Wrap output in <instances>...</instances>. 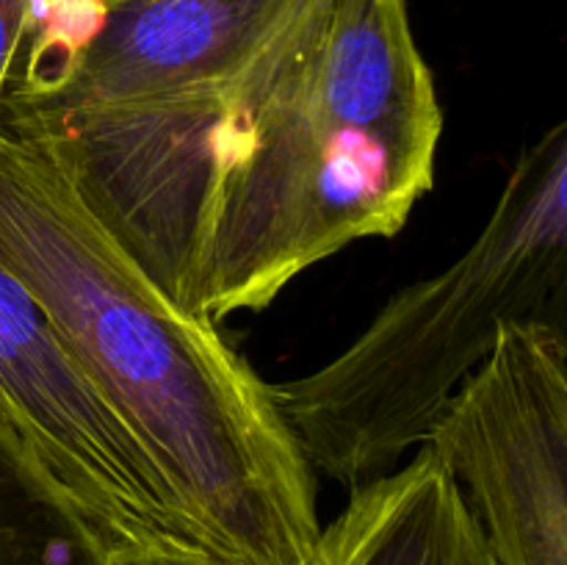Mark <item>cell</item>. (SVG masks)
Listing matches in <instances>:
<instances>
[{
  "label": "cell",
  "mask_w": 567,
  "mask_h": 565,
  "mask_svg": "<svg viewBox=\"0 0 567 565\" xmlns=\"http://www.w3.org/2000/svg\"><path fill=\"white\" fill-rule=\"evenodd\" d=\"M443 109L408 0H338L324 31L210 144L186 308L264 310L360 238H391L435 186Z\"/></svg>",
  "instance_id": "7a4b0ae2"
},
{
  "label": "cell",
  "mask_w": 567,
  "mask_h": 565,
  "mask_svg": "<svg viewBox=\"0 0 567 565\" xmlns=\"http://www.w3.org/2000/svg\"><path fill=\"white\" fill-rule=\"evenodd\" d=\"M103 565H233L175 537H111Z\"/></svg>",
  "instance_id": "9c48e42d"
},
{
  "label": "cell",
  "mask_w": 567,
  "mask_h": 565,
  "mask_svg": "<svg viewBox=\"0 0 567 565\" xmlns=\"http://www.w3.org/2000/svg\"><path fill=\"white\" fill-rule=\"evenodd\" d=\"M109 9H120V6H127V3H136V0H103Z\"/></svg>",
  "instance_id": "8fae6325"
},
{
  "label": "cell",
  "mask_w": 567,
  "mask_h": 565,
  "mask_svg": "<svg viewBox=\"0 0 567 565\" xmlns=\"http://www.w3.org/2000/svg\"><path fill=\"white\" fill-rule=\"evenodd\" d=\"M0 260L164 482L183 541L233 565H310L316 474L271 382L183 308L39 142L0 127Z\"/></svg>",
  "instance_id": "6da1fadb"
},
{
  "label": "cell",
  "mask_w": 567,
  "mask_h": 565,
  "mask_svg": "<svg viewBox=\"0 0 567 565\" xmlns=\"http://www.w3.org/2000/svg\"><path fill=\"white\" fill-rule=\"evenodd\" d=\"M426 446L452 471L498 565H567L565 327H504Z\"/></svg>",
  "instance_id": "5b68a950"
},
{
  "label": "cell",
  "mask_w": 567,
  "mask_h": 565,
  "mask_svg": "<svg viewBox=\"0 0 567 565\" xmlns=\"http://www.w3.org/2000/svg\"><path fill=\"white\" fill-rule=\"evenodd\" d=\"M42 0H0V111L20 75L22 55L37 28Z\"/></svg>",
  "instance_id": "30bf717a"
},
{
  "label": "cell",
  "mask_w": 567,
  "mask_h": 565,
  "mask_svg": "<svg viewBox=\"0 0 567 565\" xmlns=\"http://www.w3.org/2000/svg\"><path fill=\"white\" fill-rule=\"evenodd\" d=\"M310 565H498L454 482L430 446L363 485L321 526Z\"/></svg>",
  "instance_id": "52a82bcc"
},
{
  "label": "cell",
  "mask_w": 567,
  "mask_h": 565,
  "mask_svg": "<svg viewBox=\"0 0 567 565\" xmlns=\"http://www.w3.org/2000/svg\"><path fill=\"white\" fill-rule=\"evenodd\" d=\"M105 541L0 421V565H103Z\"/></svg>",
  "instance_id": "ba28073f"
},
{
  "label": "cell",
  "mask_w": 567,
  "mask_h": 565,
  "mask_svg": "<svg viewBox=\"0 0 567 565\" xmlns=\"http://www.w3.org/2000/svg\"><path fill=\"white\" fill-rule=\"evenodd\" d=\"M338 0H136L111 9L75 72L9 100L100 222L136 258L192 244L219 127L313 42Z\"/></svg>",
  "instance_id": "3957f363"
},
{
  "label": "cell",
  "mask_w": 567,
  "mask_h": 565,
  "mask_svg": "<svg viewBox=\"0 0 567 565\" xmlns=\"http://www.w3.org/2000/svg\"><path fill=\"white\" fill-rule=\"evenodd\" d=\"M567 125L526 144L491 219L435 277L402 288L341 355L271 386L310 471L363 485L424 446L513 321L565 327Z\"/></svg>",
  "instance_id": "277c9868"
},
{
  "label": "cell",
  "mask_w": 567,
  "mask_h": 565,
  "mask_svg": "<svg viewBox=\"0 0 567 565\" xmlns=\"http://www.w3.org/2000/svg\"><path fill=\"white\" fill-rule=\"evenodd\" d=\"M0 421L109 541H183L153 460L81 374L42 305L3 260Z\"/></svg>",
  "instance_id": "8992f818"
}]
</instances>
